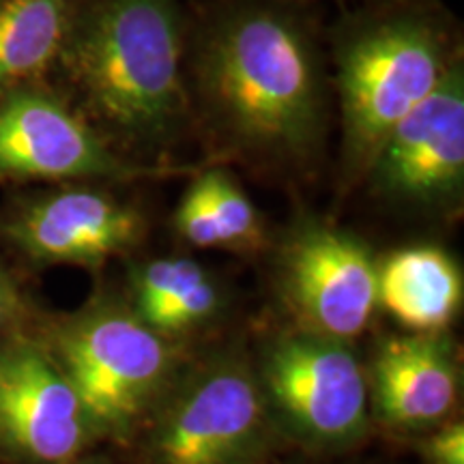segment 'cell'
Here are the masks:
<instances>
[{
	"label": "cell",
	"mask_w": 464,
	"mask_h": 464,
	"mask_svg": "<svg viewBox=\"0 0 464 464\" xmlns=\"http://www.w3.org/2000/svg\"><path fill=\"white\" fill-rule=\"evenodd\" d=\"M379 265L353 232L323 222L290 230L277 256V288L305 332L348 342L372 321Z\"/></svg>",
	"instance_id": "7"
},
{
	"label": "cell",
	"mask_w": 464,
	"mask_h": 464,
	"mask_svg": "<svg viewBox=\"0 0 464 464\" xmlns=\"http://www.w3.org/2000/svg\"><path fill=\"white\" fill-rule=\"evenodd\" d=\"M370 400L382 423L402 430L439 426L456 409L460 374L443 334L387 338L374 355Z\"/></svg>",
	"instance_id": "12"
},
{
	"label": "cell",
	"mask_w": 464,
	"mask_h": 464,
	"mask_svg": "<svg viewBox=\"0 0 464 464\" xmlns=\"http://www.w3.org/2000/svg\"><path fill=\"white\" fill-rule=\"evenodd\" d=\"M276 428L312 448H344L365 434L368 376L346 342L305 329L277 335L256 370Z\"/></svg>",
	"instance_id": "6"
},
{
	"label": "cell",
	"mask_w": 464,
	"mask_h": 464,
	"mask_svg": "<svg viewBox=\"0 0 464 464\" xmlns=\"http://www.w3.org/2000/svg\"><path fill=\"white\" fill-rule=\"evenodd\" d=\"M149 417L147 464H258L276 430L256 370L235 355L174 379Z\"/></svg>",
	"instance_id": "5"
},
{
	"label": "cell",
	"mask_w": 464,
	"mask_h": 464,
	"mask_svg": "<svg viewBox=\"0 0 464 464\" xmlns=\"http://www.w3.org/2000/svg\"><path fill=\"white\" fill-rule=\"evenodd\" d=\"M95 437L48 344L0 340V448L20 464H72Z\"/></svg>",
	"instance_id": "8"
},
{
	"label": "cell",
	"mask_w": 464,
	"mask_h": 464,
	"mask_svg": "<svg viewBox=\"0 0 464 464\" xmlns=\"http://www.w3.org/2000/svg\"><path fill=\"white\" fill-rule=\"evenodd\" d=\"M63 52L86 106L125 144H164L181 123L177 0H97L69 28Z\"/></svg>",
	"instance_id": "2"
},
{
	"label": "cell",
	"mask_w": 464,
	"mask_h": 464,
	"mask_svg": "<svg viewBox=\"0 0 464 464\" xmlns=\"http://www.w3.org/2000/svg\"><path fill=\"white\" fill-rule=\"evenodd\" d=\"M196 75L208 112L237 147L305 160L324 127L314 48L293 17L247 7L219 17L200 44Z\"/></svg>",
	"instance_id": "1"
},
{
	"label": "cell",
	"mask_w": 464,
	"mask_h": 464,
	"mask_svg": "<svg viewBox=\"0 0 464 464\" xmlns=\"http://www.w3.org/2000/svg\"><path fill=\"white\" fill-rule=\"evenodd\" d=\"M208 271L189 258H155L131 271V307L150 324L160 312L207 280Z\"/></svg>",
	"instance_id": "16"
},
{
	"label": "cell",
	"mask_w": 464,
	"mask_h": 464,
	"mask_svg": "<svg viewBox=\"0 0 464 464\" xmlns=\"http://www.w3.org/2000/svg\"><path fill=\"white\" fill-rule=\"evenodd\" d=\"M385 198L417 207L456 202L464 183V75L451 65L439 89L393 127L368 168Z\"/></svg>",
	"instance_id": "10"
},
{
	"label": "cell",
	"mask_w": 464,
	"mask_h": 464,
	"mask_svg": "<svg viewBox=\"0 0 464 464\" xmlns=\"http://www.w3.org/2000/svg\"><path fill=\"white\" fill-rule=\"evenodd\" d=\"M174 228L185 243L202 249H249L263 241L258 208L222 168L191 181L174 213Z\"/></svg>",
	"instance_id": "14"
},
{
	"label": "cell",
	"mask_w": 464,
	"mask_h": 464,
	"mask_svg": "<svg viewBox=\"0 0 464 464\" xmlns=\"http://www.w3.org/2000/svg\"><path fill=\"white\" fill-rule=\"evenodd\" d=\"M72 464H112V462L106 460V458H86V460H78Z\"/></svg>",
	"instance_id": "19"
},
{
	"label": "cell",
	"mask_w": 464,
	"mask_h": 464,
	"mask_svg": "<svg viewBox=\"0 0 464 464\" xmlns=\"http://www.w3.org/2000/svg\"><path fill=\"white\" fill-rule=\"evenodd\" d=\"M426 456L430 464H464V426L451 421L428 439Z\"/></svg>",
	"instance_id": "17"
},
{
	"label": "cell",
	"mask_w": 464,
	"mask_h": 464,
	"mask_svg": "<svg viewBox=\"0 0 464 464\" xmlns=\"http://www.w3.org/2000/svg\"><path fill=\"white\" fill-rule=\"evenodd\" d=\"M450 67L443 34L417 14L379 17L344 37L338 91L348 170H368L393 127L439 89Z\"/></svg>",
	"instance_id": "4"
},
{
	"label": "cell",
	"mask_w": 464,
	"mask_h": 464,
	"mask_svg": "<svg viewBox=\"0 0 464 464\" xmlns=\"http://www.w3.org/2000/svg\"><path fill=\"white\" fill-rule=\"evenodd\" d=\"M78 393L92 434L125 439L177 379V355L131 304L102 297L63 321L48 344Z\"/></svg>",
	"instance_id": "3"
},
{
	"label": "cell",
	"mask_w": 464,
	"mask_h": 464,
	"mask_svg": "<svg viewBox=\"0 0 464 464\" xmlns=\"http://www.w3.org/2000/svg\"><path fill=\"white\" fill-rule=\"evenodd\" d=\"M69 28V0H0V95L42 75Z\"/></svg>",
	"instance_id": "15"
},
{
	"label": "cell",
	"mask_w": 464,
	"mask_h": 464,
	"mask_svg": "<svg viewBox=\"0 0 464 464\" xmlns=\"http://www.w3.org/2000/svg\"><path fill=\"white\" fill-rule=\"evenodd\" d=\"M462 271L445 249L411 246L393 252L376 271L379 307L413 334H440L462 305Z\"/></svg>",
	"instance_id": "13"
},
{
	"label": "cell",
	"mask_w": 464,
	"mask_h": 464,
	"mask_svg": "<svg viewBox=\"0 0 464 464\" xmlns=\"http://www.w3.org/2000/svg\"><path fill=\"white\" fill-rule=\"evenodd\" d=\"M3 235L33 263L97 269L140 243L144 218L106 191L63 189L22 207Z\"/></svg>",
	"instance_id": "11"
},
{
	"label": "cell",
	"mask_w": 464,
	"mask_h": 464,
	"mask_svg": "<svg viewBox=\"0 0 464 464\" xmlns=\"http://www.w3.org/2000/svg\"><path fill=\"white\" fill-rule=\"evenodd\" d=\"M131 164L50 92L17 86L0 95V177L22 181L133 179L153 174Z\"/></svg>",
	"instance_id": "9"
},
{
	"label": "cell",
	"mask_w": 464,
	"mask_h": 464,
	"mask_svg": "<svg viewBox=\"0 0 464 464\" xmlns=\"http://www.w3.org/2000/svg\"><path fill=\"white\" fill-rule=\"evenodd\" d=\"M24 312V301H22L20 288L14 282V277L7 274L5 266H0V340L9 332L11 324H15L17 318Z\"/></svg>",
	"instance_id": "18"
}]
</instances>
